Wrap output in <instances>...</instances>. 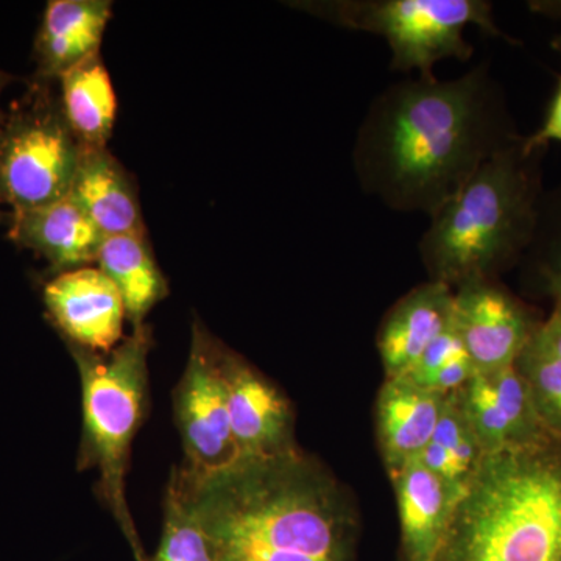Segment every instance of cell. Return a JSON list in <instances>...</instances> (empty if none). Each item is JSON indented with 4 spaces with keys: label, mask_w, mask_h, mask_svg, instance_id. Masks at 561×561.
Masks as SVG:
<instances>
[{
    "label": "cell",
    "mask_w": 561,
    "mask_h": 561,
    "mask_svg": "<svg viewBox=\"0 0 561 561\" xmlns=\"http://www.w3.org/2000/svg\"><path fill=\"white\" fill-rule=\"evenodd\" d=\"M523 136L486 62L453 80L416 76L373 101L354 142V173L387 208L431 219Z\"/></svg>",
    "instance_id": "6da1fadb"
},
{
    "label": "cell",
    "mask_w": 561,
    "mask_h": 561,
    "mask_svg": "<svg viewBox=\"0 0 561 561\" xmlns=\"http://www.w3.org/2000/svg\"><path fill=\"white\" fill-rule=\"evenodd\" d=\"M192 511L221 553L350 561L353 515L330 472L300 449L239 459L214 474L176 468Z\"/></svg>",
    "instance_id": "7a4b0ae2"
},
{
    "label": "cell",
    "mask_w": 561,
    "mask_h": 561,
    "mask_svg": "<svg viewBox=\"0 0 561 561\" xmlns=\"http://www.w3.org/2000/svg\"><path fill=\"white\" fill-rule=\"evenodd\" d=\"M561 440L483 454L435 561H559Z\"/></svg>",
    "instance_id": "3957f363"
},
{
    "label": "cell",
    "mask_w": 561,
    "mask_h": 561,
    "mask_svg": "<svg viewBox=\"0 0 561 561\" xmlns=\"http://www.w3.org/2000/svg\"><path fill=\"white\" fill-rule=\"evenodd\" d=\"M548 147L518 142L483 162L435 216L420 241L432 280L459 287L494 279L522 264L537 227L542 197V160Z\"/></svg>",
    "instance_id": "277c9868"
},
{
    "label": "cell",
    "mask_w": 561,
    "mask_h": 561,
    "mask_svg": "<svg viewBox=\"0 0 561 561\" xmlns=\"http://www.w3.org/2000/svg\"><path fill=\"white\" fill-rule=\"evenodd\" d=\"M153 345L149 324L110 353L69 345L81 382L83 437L80 471L98 472V496L119 524L136 560L144 556L127 501V471L133 440L149 409V354Z\"/></svg>",
    "instance_id": "5b68a950"
},
{
    "label": "cell",
    "mask_w": 561,
    "mask_h": 561,
    "mask_svg": "<svg viewBox=\"0 0 561 561\" xmlns=\"http://www.w3.org/2000/svg\"><path fill=\"white\" fill-rule=\"evenodd\" d=\"M337 27L387 41L391 69L434 77L443 60L468 61L474 47L465 38L471 25L494 38L516 43L497 27L485 0H319L291 3Z\"/></svg>",
    "instance_id": "8992f818"
},
{
    "label": "cell",
    "mask_w": 561,
    "mask_h": 561,
    "mask_svg": "<svg viewBox=\"0 0 561 561\" xmlns=\"http://www.w3.org/2000/svg\"><path fill=\"white\" fill-rule=\"evenodd\" d=\"M80 153L61 101L32 92L0 121V202L18 213L68 197Z\"/></svg>",
    "instance_id": "52a82bcc"
},
{
    "label": "cell",
    "mask_w": 561,
    "mask_h": 561,
    "mask_svg": "<svg viewBox=\"0 0 561 561\" xmlns=\"http://www.w3.org/2000/svg\"><path fill=\"white\" fill-rule=\"evenodd\" d=\"M224 343L194 321L190 359L173 391V413L184 449L181 470L202 478L238 460L228 411Z\"/></svg>",
    "instance_id": "ba28073f"
},
{
    "label": "cell",
    "mask_w": 561,
    "mask_h": 561,
    "mask_svg": "<svg viewBox=\"0 0 561 561\" xmlns=\"http://www.w3.org/2000/svg\"><path fill=\"white\" fill-rule=\"evenodd\" d=\"M454 328L478 373L513 367L540 323L494 279H472L454 291Z\"/></svg>",
    "instance_id": "9c48e42d"
},
{
    "label": "cell",
    "mask_w": 561,
    "mask_h": 561,
    "mask_svg": "<svg viewBox=\"0 0 561 561\" xmlns=\"http://www.w3.org/2000/svg\"><path fill=\"white\" fill-rule=\"evenodd\" d=\"M43 297L51 321L69 345L110 353L124 341V301L101 268L58 273L44 287Z\"/></svg>",
    "instance_id": "30bf717a"
},
{
    "label": "cell",
    "mask_w": 561,
    "mask_h": 561,
    "mask_svg": "<svg viewBox=\"0 0 561 561\" xmlns=\"http://www.w3.org/2000/svg\"><path fill=\"white\" fill-rule=\"evenodd\" d=\"M228 411L239 459L294 451V415L287 398L249 362L225 346Z\"/></svg>",
    "instance_id": "8fae6325"
},
{
    "label": "cell",
    "mask_w": 561,
    "mask_h": 561,
    "mask_svg": "<svg viewBox=\"0 0 561 561\" xmlns=\"http://www.w3.org/2000/svg\"><path fill=\"white\" fill-rule=\"evenodd\" d=\"M9 238L62 273L98 262L105 234L68 195L50 205L11 213Z\"/></svg>",
    "instance_id": "7c38bea8"
},
{
    "label": "cell",
    "mask_w": 561,
    "mask_h": 561,
    "mask_svg": "<svg viewBox=\"0 0 561 561\" xmlns=\"http://www.w3.org/2000/svg\"><path fill=\"white\" fill-rule=\"evenodd\" d=\"M390 478L397 493L404 561H435L465 486L443 481L420 460Z\"/></svg>",
    "instance_id": "4fadbf2b"
},
{
    "label": "cell",
    "mask_w": 561,
    "mask_h": 561,
    "mask_svg": "<svg viewBox=\"0 0 561 561\" xmlns=\"http://www.w3.org/2000/svg\"><path fill=\"white\" fill-rule=\"evenodd\" d=\"M454 291L440 280L421 284L387 313L378 334L386 378L408 375L424 351L453 324Z\"/></svg>",
    "instance_id": "5bb4252c"
},
{
    "label": "cell",
    "mask_w": 561,
    "mask_h": 561,
    "mask_svg": "<svg viewBox=\"0 0 561 561\" xmlns=\"http://www.w3.org/2000/svg\"><path fill=\"white\" fill-rule=\"evenodd\" d=\"M448 397L405 376L386 379L376 401V426L390 476L420 459L434 437Z\"/></svg>",
    "instance_id": "9a60e30c"
},
{
    "label": "cell",
    "mask_w": 561,
    "mask_h": 561,
    "mask_svg": "<svg viewBox=\"0 0 561 561\" xmlns=\"http://www.w3.org/2000/svg\"><path fill=\"white\" fill-rule=\"evenodd\" d=\"M113 13L108 0H51L35 39V60L43 80H60L69 70L101 54Z\"/></svg>",
    "instance_id": "2e32d148"
},
{
    "label": "cell",
    "mask_w": 561,
    "mask_h": 561,
    "mask_svg": "<svg viewBox=\"0 0 561 561\" xmlns=\"http://www.w3.org/2000/svg\"><path fill=\"white\" fill-rule=\"evenodd\" d=\"M69 195L105 236L147 232L135 181L106 147H81Z\"/></svg>",
    "instance_id": "e0dca14e"
},
{
    "label": "cell",
    "mask_w": 561,
    "mask_h": 561,
    "mask_svg": "<svg viewBox=\"0 0 561 561\" xmlns=\"http://www.w3.org/2000/svg\"><path fill=\"white\" fill-rule=\"evenodd\" d=\"M98 264L119 290L133 330L144 327L151 309L169 294L147 232L105 236Z\"/></svg>",
    "instance_id": "ac0fdd59"
},
{
    "label": "cell",
    "mask_w": 561,
    "mask_h": 561,
    "mask_svg": "<svg viewBox=\"0 0 561 561\" xmlns=\"http://www.w3.org/2000/svg\"><path fill=\"white\" fill-rule=\"evenodd\" d=\"M60 84L66 121L81 147L105 149L113 135L117 102L101 54L65 73Z\"/></svg>",
    "instance_id": "d6986e66"
},
{
    "label": "cell",
    "mask_w": 561,
    "mask_h": 561,
    "mask_svg": "<svg viewBox=\"0 0 561 561\" xmlns=\"http://www.w3.org/2000/svg\"><path fill=\"white\" fill-rule=\"evenodd\" d=\"M153 561H216L208 535L192 511L176 468L165 491L164 526Z\"/></svg>",
    "instance_id": "ffe728a7"
},
{
    "label": "cell",
    "mask_w": 561,
    "mask_h": 561,
    "mask_svg": "<svg viewBox=\"0 0 561 561\" xmlns=\"http://www.w3.org/2000/svg\"><path fill=\"white\" fill-rule=\"evenodd\" d=\"M522 265L542 294L561 295V183L542 192L534 239Z\"/></svg>",
    "instance_id": "44dd1931"
},
{
    "label": "cell",
    "mask_w": 561,
    "mask_h": 561,
    "mask_svg": "<svg viewBox=\"0 0 561 561\" xmlns=\"http://www.w3.org/2000/svg\"><path fill=\"white\" fill-rule=\"evenodd\" d=\"M457 400L483 454L523 446L485 375L476 373L457 391Z\"/></svg>",
    "instance_id": "7402d4cb"
},
{
    "label": "cell",
    "mask_w": 561,
    "mask_h": 561,
    "mask_svg": "<svg viewBox=\"0 0 561 561\" xmlns=\"http://www.w3.org/2000/svg\"><path fill=\"white\" fill-rule=\"evenodd\" d=\"M515 367L529 387L542 427L561 440V359L535 348L529 342Z\"/></svg>",
    "instance_id": "603a6c76"
},
{
    "label": "cell",
    "mask_w": 561,
    "mask_h": 561,
    "mask_svg": "<svg viewBox=\"0 0 561 561\" xmlns=\"http://www.w3.org/2000/svg\"><path fill=\"white\" fill-rule=\"evenodd\" d=\"M431 442L451 451L468 471L474 472L483 453L467 416L461 411L457 391L446 398L445 409Z\"/></svg>",
    "instance_id": "cb8c5ba5"
},
{
    "label": "cell",
    "mask_w": 561,
    "mask_h": 561,
    "mask_svg": "<svg viewBox=\"0 0 561 561\" xmlns=\"http://www.w3.org/2000/svg\"><path fill=\"white\" fill-rule=\"evenodd\" d=\"M467 353L463 348L459 334H457L454 323L445 332H442L434 342L427 346L424 351L423 356L416 362L415 367L405 375V378L412 379V381H419L424 376L431 375L432 371L448 364L454 357L460 356V354Z\"/></svg>",
    "instance_id": "d4e9b609"
},
{
    "label": "cell",
    "mask_w": 561,
    "mask_h": 561,
    "mask_svg": "<svg viewBox=\"0 0 561 561\" xmlns=\"http://www.w3.org/2000/svg\"><path fill=\"white\" fill-rule=\"evenodd\" d=\"M476 373L478 371H476L470 357H468L467 353H463L460 354V356L454 357V359L443 365V367L437 368V370L432 371L431 375L424 376V378L413 382L419 383V386L424 387V389L448 397V394L459 391L465 383L470 381Z\"/></svg>",
    "instance_id": "484cf974"
},
{
    "label": "cell",
    "mask_w": 561,
    "mask_h": 561,
    "mask_svg": "<svg viewBox=\"0 0 561 561\" xmlns=\"http://www.w3.org/2000/svg\"><path fill=\"white\" fill-rule=\"evenodd\" d=\"M553 140L561 142V77L545 122L534 135L524 136V146L529 150L540 149V147H549Z\"/></svg>",
    "instance_id": "4316f807"
},
{
    "label": "cell",
    "mask_w": 561,
    "mask_h": 561,
    "mask_svg": "<svg viewBox=\"0 0 561 561\" xmlns=\"http://www.w3.org/2000/svg\"><path fill=\"white\" fill-rule=\"evenodd\" d=\"M553 301L556 305L551 316L537 328L534 337L530 339V345L561 359V295L553 298Z\"/></svg>",
    "instance_id": "83f0119b"
},
{
    "label": "cell",
    "mask_w": 561,
    "mask_h": 561,
    "mask_svg": "<svg viewBox=\"0 0 561 561\" xmlns=\"http://www.w3.org/2000/svg\"><path fill=\"white\" fill-rule=\"evenodd\" d=\"M529 9L545 16L557 18L561 20V0H546V2H529ZM551 46L553 49L561 50V33L553 38Z\"/></svg>",
    "instance_id": "f1b7e54d"
},
{
    "label": "cell",
    "mask_w": 561,
    "mask_h": 561,
    "mask_svg": "<svg viewBox=\"0 0 561 561\" xmlns=\"http://www.w3.org/2000/svg\"><path fill=\"white\" fill-rule=\"evenodd\" d=\"M11 81L10 73L3 72L2 69H0V98H2V92L5 90L7 87H9ZM3 113L2 110H0V121H2Z\"/></svg>",
    "instance_id": "f546056e"
},
{
    "label": "cell",
    "mask_w": 561,
    "mask_h": 561,
    "mask_svg": "<svg viewBox=\"0 0 561 561\" xmlns=\"http://www.w3.org/2000/svg\"><path fill=\"white\" fill-rule=\"evenodd\" d=\"M2 205H3V203L0 202V224H5V221H9V220H7V217H10V216H7V214L3 213Z\"/></svg>",
    "instance_id": "4dcf8cb0"
},
{
    "label": "cell",
    "mask_w": 561,
    "mask_h": 561,
    "mask_svg": "<svg viewBox=\"0 0 561 561\" xmlns=\"http://www.w3.org/2000/svg\"><path fill=\"white\" fill-rule=\"evenodd\" d=\"M559 561H561V557H560V560H559Z\"/></svg>",
    "instance_id": "1f68e13d"
},
{
    "label": "cell",
    "mask_w": 561,
    "mask_h": 561,
    "mask_svg": "<svg viewBox=\"0 0 561 561\" xmlns=\"http://www.w3.org/2000/svg\"><path fill=\"white\" fill-rule=\"evenodd\" d=\"M150 561V560H149Z\"/></svg>",
    "instance_id": "d6a6232c"
}]
</instances>
